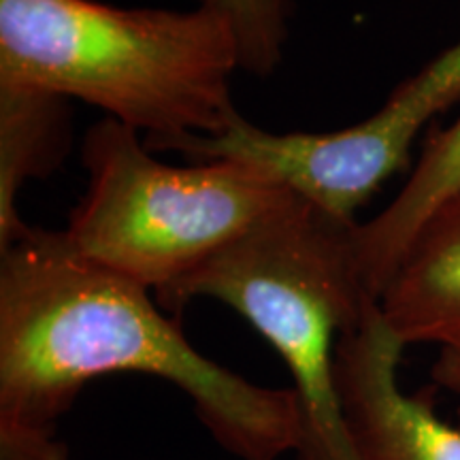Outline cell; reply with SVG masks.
<instances>
[{
    "label": "cell",
    "instance_id": "cell-8",
    "mask_svg": "<svg viewBox=\"0 0 460 460\" xmlns=\"http://www.w3.org/2000/svg\"><path fill=\"white\" fill-rule=\"evenodd\" d=\"M71 102L37 85L0 79V250L31 230L20 214L24 188L54 175L71 152Z\"/></svg>",
    "mask_w": 460,
    "mask_h": 460
},
{
    "label": "cell",
    "instance_id": "cell-10",
    "mask_svg": "<svg viewBox=\"0 0 460 460\" xmlns=\"http://www.w3.org/2000/svg\"><path fill=\"white\" fill-rule=\"evenodd\" d=\"M226 17L239 45L241 71L271 77L284 62L295 0H199Z\"/></svg>",
    "mask_w": 460,
    "mask_h": 460
},
{
    "label": "cell",
    "instance_id": "cell-6",
    "mask_svg": "<svg viewBox=\"0 0 460 460\" xmlns=\"http://www.w3.org/2000/svg\"><path fill=\"white\" fill-rule=\"evenodd\" d=\"M405 348L377 301L339 339L337 390L356 458L460 460V427L437 413L430 394L401 386Z\"/></svg>",
    "mask_w": 460,
    "mask_h": 460
},
{
    "label": "cell",
    "instance_id": "cell-1",
    "mask_svg": "<svg viewBox=\"0 0 460 460\" xmlns=\"http://www.w3.org/2000/svg\"><path fill=\"white\" fill-rule=\"evenodd\" d=\"M119 373L183 390L233 456L296 452L295 390L207 358L147 288L79 254L62 230L31 226L0 250V460H68L56 422L90 382Z\"/></svg>",
    "mask_w": 460,
    "mask_h": 460
},
{
    "label": "cell",
    "instance_id": "cell-9",
    "mask_svg": "<svg viewBox=\"0 0 460 460\" xmlns=\"http://www.w3.org/2000/svg\"><path fill=\"white\" fill-rule=\"evenodd\" d=\"M460 192V115L429 137L399 194L356 228V258L367 295L379 301L411 239L446 200Z\"/></svg>",
    "mask_w": 460,
    "mask_h": 460
},
{
    "label": "cell",
    "instance_id": "cell-3",
    "mask_svg": "<svg viewBox=\"0 0 460 460\" xmlns=\"http://www.w3.org/2000/svg\"><path fill=\"white\" fill-rule=\"evenodd\" d=\"M360 222L339 220L292 192L156 301L180 312L194 298L234 309L284 360L295 382L301 439L295 460H358L339 401L335 360L367 295L356 258Z\"/></svg>",
    "mask_w": 460,
    "mask_h": 460
},
{
    "label": "cell",
    "instance_id": "cell-5",
    "mask_svg": "<svg viewBox=\"0 0 460 460\" xmlns=\"http://www.w3.org/2000/svg\"><path fill=\"white\" fill-rule=\"evenodd\" d=\"M460 102V37L358 124L329 132H273L243 115L216 137L146 141L188 160H234L261 169L339 220L356 211L410 160L420 132Z\"/></svg>",
    "mask_w": 460,
    "mask_h": 460
},
{
    "label": "cell",
    "instance_id": "cell-7",
    "mask_svg": "<svg viewBox=\"0 0 460 460\" xmlns=\"http://www.w3.org/2000/svg\"><path fill=\"white\" fill-rule=\"evenodd\" d=\"M379 307L402 343H460V192L411 239Z\"/></svg>",
    "mask_w": 460,
    "mask_h": 460
},
{
    "label": "cell",
    "instance_id": "cell-11",
    "mask_svg": "<svg viewBox=\"0 0 460 460\" xmlns=\"http://www.w3.org/2000/svg\"><path fill=\"white\" fill-rule=\"evenodd\" d=\"M430 379H433L435 388L456 396L460 420V343L439 348V356L430 367Z\"/></svg>",
    "mask_w": 460,
    "mask_h": 460
},
{
    "label": "cell",
    "instance_id": "cell-4",
    "mask_svg": "<svg viewBox=\"0 0 460 460\" xmlns=\"http://www.w3.org/2000/svg\"><path fill=\"white\" fill-rule=\"evenodd\" d=\"M146 137L102 118L82 141L85 192L62 230L90 261L164 295L290 197L234 160L166 164Z\"/></svg>",
    "mask_w": 460,
    "mask_h": 460
},
{
    "label": "cell",
    "instance_id": "cell-2",
    "mask_svg": "<svg viewBox=\"0 0 460 460\" xmlns=\"http://www.w3.org/2000/svg\"><path fill=\"white\" fill-rule=\"evenodd\" d=\"M233 28L211 4L0 0V79L101 109L147 141L216 137L241 118Z\"/></svg>",
    "mask_w": 460,
    "mask_h": 460
}]
</instances>
